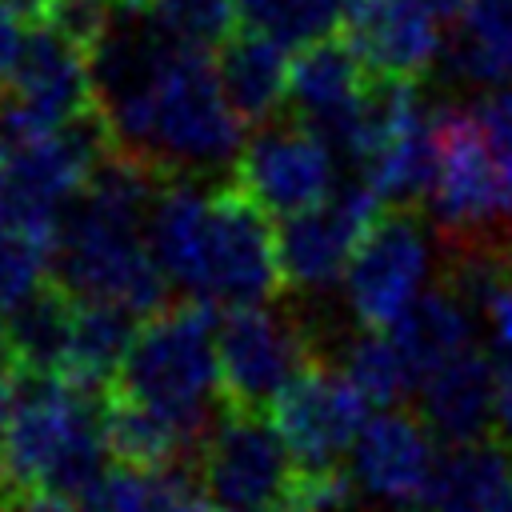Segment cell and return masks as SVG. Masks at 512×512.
Here are the masks:
<instances>
[{
    "mask_svg": "<svg viewBox=\"0 0 512 512\" xmlns=\"http://www.w3.org/2000/svg\"><path fill=\"white\" fill-rule=\"evenodd\" d=\"M96 100L112 144L164 176H216L244 148V120L224 96L216 56L156 32L140 4H120L92 52Z\"/></svg>",
    "mask_w": 512,
    "mask_h": 512,
    "instance_id": "6da1fadb",
    "label": "cell"
},
{
    "mask_svg": "<svg viewBox=\"0 0 512 512\" xmlns=\"http://www.w3.org/2000/svg\"><path fill=\"white\" fill-rule=\"evenodd\" d=\"M164 180L124 148L96 164L80 196L60 212L52 248V280L72 300L116 304L140 320L168 304L172 280L148 240V212Z\"/></svg>",
    "mask_w": 512,
    "mask_h": 512,
    "instance_id": "7a4b0ae2",
    "label": "cell"
},
{
    "mask_svg": "<svg viewBox=\"0 0 512 512\" xmlns=\"http://www.w3.org/2000/svg\"><path fill=\"white\" fill-rule=\"evenodd\" d=\"M148 240L168 280L208 308L268 304L284 284L268 212L236 184L168 176L148 212Z\"/></svg>",
    "mask_w": 512,
    "mask_h": 512,
    "instance_id": "3957f363",
    "label": "cell"
},
{
    "mask_svg": "<svg viewBox=\"0 0 512 512\" xmlns=\"http://www.w3.org/2000/svg\"><path fill=\"white\" fill-rule=\"evenodd\" d=\"M104 396L60 380L24 376L20 400L0 440V476L12 492L76 500L104 472Z\"/></svg>",
    "mask_w": 512,
    "mask_h": 512,
    "instance_id": "277c9868",
    "label": "cell"
},
{
    "mask_svg": "<svg viewBox=\"0 0 512 512\" xmlns=\"http://www.w3.org/2000/svg\"><path fill=\"white\" fill-rule=\"evenodd\" d=\"M216 308L188 300L164 304L144 316L132 348L112 380L116 392L164 412L196 440L212 424V404L220 400V360H216Z\"/></svg>",
    "mask_w": 512,
    "mask_h": 512,
    "instance_id": "5b68a950",
    "label": "cell"
},
{
    "mask_svg": "<svg viewBox=\"0 0 512 512\" xmlns=\"http://www.w3.org/2000/svg\"><path fill=\"white\" fill-rule=\"evenodd\" d=\"M192 464L204 496L228 512H284L300 472L268 412L244 408H224L208 424Z\"/></svg>",
    "mask_w": 512,
    "mask_h": 512,
    "instance_id": "8992f818",
    "label": "cell"
},
{
    "mask_svg": "<svg viewBox=\"0 0 512 512\" xmlns=\"http://www.w3.org/2000/svg\"><path fill=\"white\" fill-rule=\"evenodd\" d=\"M424 200L452 244L500 240V224L512 216V196L472 108H436V176Z\"/></svg>",
    "mask_w": 512,
    "mask_h": 512,
    "instance_id": "52a82bcc",
    "label": "cell"
},
{
    "mask_svg": "<svg viewBox=\"0 0 512 512\" xmlns=\"http://www.w3.org/2000/svg\"><path fill=\"white\" fill-rule=\"evenodd\" d=\"M216 360H220V404L244 412H268L272 400L316 356L296 316L268 304H248V308H228L216 320Z\"/></svg>",
    "mask_w": 512,
    "mask_h": 512,
    "instance_id": "ba28073f",
    "label": "cell"
},
{
    "mask_svg": "<svg viewBox=\"0 0 512 512\" xmlns=\"http://www.w3.org/2000/svg\"><path fill=\"white\" fill-rule=\"evenodd\" d=\"M232 184L256 200L268 216H300L316 204H324L336 184V152L324 136H316L308 124H264L252 140H244Z\"/></svg>",
    "mask_w": 512,
    "mask_h": 512,
    "instance_id": "9c48e42d",
    "label": "cell"
},
{
    "mask_svg": "<svg viewBox=\"0 0 512 512\" xmlns=\"http://www.w3.org/2000/svg\"><path fill=\"white\" fill-rule=\"evenodd\" d=\"M372 80L376 76L356 56V48L340 32H332V36L312 40L292 52L288 112H292V120H300L316 136H324L336 156L356 160L360 144H364Z\"/></svg>",
    "mask_w": 512,
    "mask_h": 512,
    "instance_id": "30bf717a",
    "label": "cell"
},
{
    "mask_svg": "<svg viewBox=\"0 0 512 512\" xmlns=\"http://www.w3.org/2000/svg\"><path fill=\"white\" fill-rule=\"evenodd\" d=\"M432 248L416 216L380 212L344 272V300L360 328H392L424 292Z\"/></svg>",
    "mask_w": 512,
    "mask_h": 512,
    "instance_id": "8fae6325",
    "label": "cell"
},
{
    "mask_svg": "<svg viewBox=\"0 0 512 512\" xmlns=\"http://www.w3.org/2000/svg\"><path fill=\"white\" fill-rule=\"evenodd\" d=\"M368 400L348 380L344 368L312 360L268 408V420L284 436L292 460L304 472L344 468L352 444L368 420Z\"/></svg>",
    "mask_w": 512,
    "mask_h": 512,
    "instance_id": "7c38bea8",
    "label": "cell"
},
{
    "mask_svg": "<svg viewBox=\"0 0 512 512\" xmlns=\"http://www.w3.org/2000/svg\"><path fill=\"white\" fill-rule=\"evenodd\" d=\"M388 204L364 184H340L324 204L288 216L276 232V256L284 288L300 292H324L336 280H344L352 252L368 236V228L380 220Z\"/></svg>",
    "mask_w": 512,
    "mask_h": 512,
    "instance_id": "4fadbf2b",
    "label": "cell"
},
{
    "mask_svg": "<svg viewBox=\"0 0 512 512\" xmlns=\"http://www.w3.org/2000/svg\"><path fill=\"white\" fill-rule=\"evenodd\" d=\"M0 104L36 128H60L100 108L92 52L48 24L28 28L20 60L0 88Z\"/></svg>",
    "mask_w": 512,
    "mask_h": 512,
    "instance_id": "5bb4252c",
    "label": "cell"
},
{
    "mask_svg": "<svg viewBox=\"0 0 512 512\" xmlns=\"http://www.w3.org/2000/svg\"><path fill=\"white\" fill-rule=\"evenodd\" d=\"M340 36L356 48L376 80L416 84L444 52L440 16L420 0H348Z\"/></svg>",
    "mask_w": 512,
    "mask_h": 512,
    "instance_id": "9a60e30c",
    "label": "cell"
},
{
    "mask_svg": "<svg viewBox=\"0 0 512 512\" xmlns=\"http://www.w3.org/2000/svg\"><path fill=\"white\" fill-rule=\"evenodd\" d=\"M432 428L424 424V416H408L400 408H380L376 416L364 420L352 456H348V472L356 480L360 492H368L372 500L384 504H412L432 468H436V444H432Z\"/></svg>",
    "mask_w": 512,
    "mask_h": 512,
    "instance_id": "2e32d148",
    "label": "cell"
},
{
    "mask_svg": "<svg viewBox=\"0 0 512 512\" xmlns=\"http://www.w3.org/2000/svg\"><path fill=\"white\" fill-rule=\"evenodd\" d=\"M420 416L444 444L488 440L496 416V360L476 344L420 380Z\"/></svg>",
    "mask_w": 512,
    "mask_h": 512,
    "instance_id": "e0dca14e",
    "label": "cell"
},
{
    "mask_svg": "<svg viewBox=\"0 0 512 512\" xmlns=\"http://www.w3.org/2000/svg\"><path fill=\"white\" fill-rule=\"evenodd\" d=\"M216 72L224 84L228 104L244 124H272L280 108H288V76H292V48L280 40L256 32V28H236L216 52Z\"/></svg>",
    "mask_w": 512,
    "mask_h": 512,
    "instance_id": "ac0fdd59",
    "label": "cell"
},
{
    "mask_svg": "<svg viewBox=\"0 0 512 512\" xmlns=\"http://www.w3.org/2000/svg\"><path fill=\"white\" fill-rule=\"evenodd\" d=\"M472 304L452 288H428L420 292V300L392 324L384 328L392 336V344L400 348L408 376H412V392L420 388L424 376H432L440 364H448L452 356L472 348Z\"/></svg>",
    "mask_w": 512,
    "mask_h": 512,
    "instance_id": "d6986e66",
    "label": "cell"
},
{
    "mask_svg": "<svg viewBox=\"0 0 512 512\" xmlns=\"http://www.w3.org/2000/svg\"><path fill=\"white\" fill-rule=\"evenodd\" d=\"M76 300L56 284L44 280L4 316V360L20 376H60L68 356Z\"/></svg>",
    "mask_w": 512,
    "mask_h": 512,
    "instance_id": "ffe728a7",
    "label": "cell"
},
{
    "mask_svg": "<svg viewBox=\"0 0 512 512\" xmlns=\"http://www.w3.org/2000/svg\"><path fill=\"white\" fill-rule=\"evenodd\" d=\"M104 440L116 464L152 472H180V464L200 448V440L188 428L116 388L104 392Z\"/></svg>",
    "mask_w": 512,
    "mask_h": 512,
    "instance_id": "44dd1931",
    "label": "cell"
},
{
    "mask_svg": "<svg viewBox=\"0 0 512 512\" xmlns=\"http://www.w3.org/2000/svg\"><path fill=\"white\" fill-rule=\"evenodd\" d=\"M448 24L444 60L452 76L480 88H512V0H464Z\"/></svg>",
    "mask_w": 512,
    "mask_h": 512,
    "instance_id": "7402d4cb",
    "label": "cell"
},
{
    "mask_svg": "<svg viewBox=\"0 0 512 512\" xmlns=\"http://www.w3.org/2000/svg\"><path fill=\"white\" fill-rule=\"evenodd\" d=\"M140 328V316L116 308V304H96V300H76L72 316V336H68V356L60 380H72L96 396H104L132 348V336Z\"/></svg>",
    "mask_w": 512,
    "mask_h": 512,
    "instance_id": "603a6c76",
    "label": "cell"
},
{
    "mask_svg": "<svg viewBox=\"0 0 512 512\" xmlns=\"http://www.w3.org/2000/svg\"><path fill=\"white\" fill-rule=\"evenodd\" d=\"M184 476L180 472H152V468H132L116 464L104 468L80 496V512H176L184 500Z\"/></svg>",
    "mask_w": 512,
    "mask_h": 512,
    "instance_id": "cb8c5ba5",
    "label": "cell"
},
{
    "mask_svg": "<svg viewBox=\"0 0 512 512\" xmlns=\"http://www.w3.org/2000/svg\"><path fill=\"white\" fill-rule=\"evenodd\" d=\"M236 4L244 28H256L296 52L312 40L340 32L348 0H236Z\"/></svg>",
    "mask_w": 512,
    "mask_h": 512,
    "instance_id": "d4e9b609",
    "label": "cell"
},
{
    "mask_svg": "<svg viewBox=\"0 0 512 512\" xmlns=\"http://www.w3.org/2000/svg\"><path fill=\"white\" fill-rule=\"evenodd\" d=\"M344 372L372 408H396L412 392L408 364L384 328H360V336L348 340Z\"/></svg>",
    "mask_w": 512,
    "mask_h": 512,
    "instance_id": "484cf974",
    "label": "cell"
},
{
    "mask_svg": "<svg viewBox=\"0 0 512 512\" xmlns=\"http://www.w3.org/2000/svg\"><path fill=\"white\" fill-rule=\"evenodd\" d=\"M144 16L168 40L184 48H200V52H216L240 28L236 0H148Z\"/></svg>",
    "mask_w": 512,
    "mask_h": 512,
    "instance_id": "4316f807",
    "label": "cell"
},
{
    "mask_svg": "<svg viewBox=\"0 0 512 512\" xmlns=\"http://www.w3.org/2000/svg\"><path fill=\"white\" fill-rule=\"evenodd\" d=\"M472 116H476L480 136L496 160V172L512 196V88H488L472 104Z\"/></svg>",
    "mask_w": 512,
    "mask_h": 512,
    "instance_id": "83f0119b",
    "label": "cell"
},
{
    "mask_svg": "<svg viewBox=\"0 0 512 512\" xmlns=\"http://www.w3.org/2000/svg\"><path fill=\"white\" fill-rule=\"evenodd\" d=\"M492 436L512 452V352L496 360V416H492Z\"/></svg>",
    "mask_w": 512,
    "mask_h": 512,
    "instance_id": "f1b7e54d",
    "label": "cell"
},
{
    "mask_svg": "<svg viewBox=\"0 0 512 512\" xmlns=\"http://www.w3.org/2000/svg\"><path fill=\"white\" fill-rule=\"evenodd\" d=\"M24 28H28V24H20L16 16H8V12L0 8V88L8 84L16 60H20V48H24V36H28Z\"/></svg>",
    "mask_w": 512,
    "mask_h": 512,
    "instance_id": "f546056e",
    "label": "cell"
},
{
    "mask_svg": "<svg viewBox=\"0 0 512 512\" xmlns=\"http://www.w3.org/2000/svg\"><path fill=\"white\" fill-rule=\"evenodd\" d=\"M4 512H80L76 500L68 496H48V492H12L4 500Z\"/></svg>",
    "mask_w": 512,
    "mask_h": 512,
    "instance_id": "4dcf8cb0",
    "label": "cell"
},
{
    "mask_svg": "<svg viewBox=\"0 0 512 512\" xmlns=\"http://www.w3.org/2000/svg\"><path fill=\"white\" fill-rule=\"evenodd\" d=\"M20 372L12 368V364H0V440H4V432H8V420H12V412H16V400H20Z\"/></svg>",
    "mask_w": 512,
    "mask_h": 512,
    "instance_id": "1f68e13d",
    "label": "cell"
},
{
    "mask_svg": "<svg viewBox=\"0 0 512 512\" xmlns=\"http://www.w3.org/2000/svg\"><path fill=\"white\" fill-rule=\"evenodd\" d=\"M48 4H52V0H0V8H4L8 16H16L20 24H28V28L44 24V16H48Z\"/></svg>",
    "mask_w": 512,
    "mask_h": 512,
    "instance_id": "d6a6232c",
    "label": "cell"
},
{
    "mask_svg": "<svg viewBox=\"0 0 512 512\" xmlns=\"http://www.w3.org/2000/svg\"><path fill=\"white\" fill-rule=\"evenodd\" d=\"M176 512H228V508H220V504L208 500V496H192V492H184V500L176 504Z\"/></svg>",
    "mask_w": 512,
    "mask_h": 512,
    "instance_id": "836d02e7",
    "label": "cell"
},
{
    "mask_svg": "<svg viewBox=\"0 0 512 512\" xmlns=\"http://www.w3.org/2000/svg\"><path fill=\"white\" fill-rule=\"evenodd\" d=\"M432 16H440V20H456V12L464 8V0H420Z\"/></svg>",
    "mask_w": 512,
    "mask_h": 512,
    "instance_id": "e575fe53",
    "label": "cell"
},
{
    "mask_svg": "<svg viewBox=\"0 0 512 512\" xmlns=\"http://www.w3.org/2000/svg\"><path fill=\"white\" fill-rule=\"evenodd\" d=\"M488 512H512V484H508V488L500 492V500H496V504H492Z\"/></svg>",
    "mask_w": 512,
    "mask_h": 512,
    "instance_id": "d590c367",
    "label": "cell"
}]
</instances>
